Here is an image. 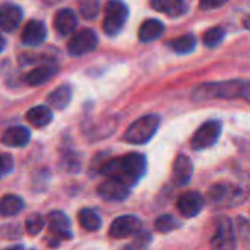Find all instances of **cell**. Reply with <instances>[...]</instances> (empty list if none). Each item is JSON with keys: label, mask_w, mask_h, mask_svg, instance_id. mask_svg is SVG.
Segmentation results:
<instances>
[{"label": "cell", "mask_w": 250, "mask_h": 250, "mask_svg": "<svg viewBox=\"0 0 250 250\" xmlns=\"http://www.w3.org/2000/svg\"><path fill=\"white\" fill-rule=\"evenodd\" d=\"M146 158L142 154L132 152L120 158L110 160L101 167V174L107 179H114L126 186H135L146 173Z\"/></svg>", "instance_id": "cell-1"}, {"label": "cell", "mask_w": 250, "mask_h": 250, "mask_svg": "<svg viewBox=\"0 0 250 250\" xmlns=\"http://www.w3.org/2000/svg\"><path fill=\"white\" fill-rule=\"evenodd\" d=\"M161 123V117L158 114H148L138 120H135L125 132L123 141L133 145H144L152 139L157 133Z\"/></svg>", "instance_id": "cell-2"}, {"label": "cell", "mask_w": 250, "mask_h": 250, "mask_svg": "<svg viewBox=\"0 0 250 250\" xmlns=\"http://www.w3.org/2000/svg\"><path fill=\"white\" fill-rule=\"evenodd\" d=\"M208 198L217 208H233L239 207L248 199L246 192L231 183H217L209 188Z\"/></svg>", "instance_id": "cell-3"}, {"label": "cell", "mask_w": 250, "mask_h": 250, "mask_svg": "<svg viewBox=\"0 0 250 250\" xmlns=\"http://www.w3.org/2000/svg\"><path fill=\"white\" fill-rule=\"evenodd\" d=\"M245 82L240 81H229V82H218V83H207L196 91V98L207 100V98H234L243 97Z\"/></svg>", "instance_id": "cell-4"}, {"label": "cell", "mask_w": 250, "mask_h": 250, "mask_svg": "<svg viewBox=\"0 0 250 250\" xmlns=\"http://www.w3.org/2000/svg\"><path fill=\"white\" fill-rule=\"evenodd\" d=\"M47 223L50 229V236L45 239L47 245L51 248H56L60 245L62 240H70L72 239V227L67 215L62 211H51L47 215Z\"/></svg>", "instance_id": "cell-5"}, {"label": "cell", "mask_w": 250, "mask_h": 250, "mask_svg": "<svg viewBox=\"0 0 250 250\" xmlns=\"http://www.w3.org/2000/svg\"><path fill=\"white\" fill-rule=\"evenodd\" d=\"M211 250H236L237 236L233 221L229 217H220L217 220V230L209 242Z\"/></svg>", "instance_id": "cell-6"}, {"label": "cell", "mask_w": 250, "mask_h": 250, "mask_svg": "<svg viewBox=\"0 0 250 250\" xmlns=\"http://www.w3.org/2000/svg\"><path fill=\"white\" fill-rule=\"evenodd\" d=\"M129 9L122 0H108L105 4V18L103 22L104 32L107 35H116L122 31L125 22L127 21Z\"/></svg>", "instance_id": "cell-7"}, {"label": "cell", "mask_w": 250, "mask_h": 250, "mask_svg": "<svg viewBox=\"0 0 250 250\" xmlns=\"http://www.w3.org/2000/svg\"><path fill=\"white\" fill-rule=\"evenodd\" d=\"M223 126L218 120H209L207 123H204L192 138V148L195 151H202L207 148H211L217 144V141L220 139Z\"/></svg>", "instance_id": "cell-8"}, {"label": "cell", "mask_w": 250, "mask_h": 250, "mask_svg": "<svg viewBox=\"0 0 250 250\" xmlns=\"http://www.w3.org/2000/svg\"><path fill=\"white\" fill-rule=\"evenodd\" d=\"M98 37L92 29H82L75 34L67 42V51L72 56H83L97 48Z\"/></svg>", "instance_id": "cell-9"}, {"label": "cell", "mask_w": 250, "mask_h": 250, "mask_svg": "<svg viewBox=\"0 0 250 250\" xmlns=\"http://www.w3.org/2000/svg\"><path fill=\"white\" fill-rule=\"evenodd\" d=\"M142 231V221L135 215H122L110 226V237L126 239Z\"/></svg>", "instance_id": "cell-10"}, {"label": "cell", "mask_w": 250, "mask_h": 250, "mask_svg": "<svg viewBox=\"0 0 250 250\" xmlns=\"http://www.w3.org/2000/svg\"><path fill=\"white\" fill-rule=\"evenodd\" d=\"M97 192L101 199L108 202H122L129 198V186L114 179H107L105 182H103L98 186Z\"/></svg>", "instance_id": "cell-11"}, {"label": "cell", "mask_w": 250, "mask_h": 250, "mask_svg": "<svg viewBox=\"0 0 250 250\" xmlns=\"http://www.w3.org/2000/svg\"><path fill=\"white\" fill-rule=\"evenodd\" d=\"M204 205H205V201H204L202 195L198 193V192L183 193L177 199V209H179V212L183 217H188V218L196 217L204 209Z\"/></svg>", "instance_id": "cell-12"}, {"label": "cell", "mask_w": 250, "mask_h": 250, "mask_svg": "<svg viewBox=\"0 0 250 250\" xmlns=\"http://www.w3.org/2000/svg\"><path fill=\"white\" fill-rule=\"evenodd\" d=\"M23 12L19 6L13 3H4L0 9V26L3 32L15 31L22 22Z\"/></svg>", "instance_id": "cell-13"}, {"label": "cell", "mask_w": 250, "mask_h": 250, "mask_svg": "<svg viewBox=\"0 0 250 250\" xmlns=\"http://www.w3.org/2000/svg\"><path fill=\"white\" fill-rule=\"evenodd\" d=\"M47 38V28L41 21H29L22 32V42L29 47L42 44Z\"/></svg>", "instance_id": "cell-14"}, {"label": "cell", "mask_w": 250, "mask_h": 250, "mask_svg": "<svg viewBox=\"0 0 250 250\" xmlns=\"http://www.w3.org/2000/svg\"><path fill=\"white\" fill-rule=\"evenodd\" d=\"M193 176V164L189 157L179 155L173 166V182L176 186L183 188L190 183Z\"/></svg>", "instance_id": "cell-15"}, {"label": "cell", "mask_w": 250, "mask_h": 250, "mask_svg": "<svg viewBox=\"0 0 250 250\" xmlns=\"http://www.w3.org/2000/svg\"><path fill=\"white\" fill-rule=\"evenodd\" d=\"M31 139V132L23 127V126H13L4 130L3 136H1V142L6 146H12V148H22L26 146L28 142Z\"/></svg>", "instance_id": "cell-16"}, {"label": "cell", "mask_w": 250, "mask_h": 250, "mask_svg": "<svg viewBox=\"0 0 250 250\" xmlns=\"http://www.w3.org/2000/svg\"><path fill=\"white\" fill-rule=\"evenodd\" d=\"M53 23H54V29L60 35H70L78 25V18L72 9H60L54 15Z\"/></svg>", "instance_id": "cell-17"}, {"label": "cell", "mask_w": 250, "mask_h": 250, "mask_svg": "<svg viewBox=\"0 0 250 250\" xmlns=\"http://www.w3.org/2000/svg\"><path fill=\"white\" fill-rule=\"evenodd\" d=\"M151 6L170 18H179L186 13L188 7L183 0H151Z\"/></svg>", "instance_id": "cell-18"}, {"label": "cell", "mask_w": 250, "mask_h": 250, "mask_svg": "<svg viewBox=\"0 0 250 250\" xmlns=\"http://www.w3.org/2000/svg\"><path fill=\"white\" fill-rule=\"evenodd\" d=\"M56 73H57L56 64H44V66H40V67H35L34 70H31L25 76V81L31 86H38V85H42L47 81H50Z\"/></svg>", "instance_id": "cell-19"}, {"label": "cell", "mask_w": 250, "mask_h": 250, "mask_svg": "<svg viewBox=\"0 0 250 250\" xmlns=\"http://www.w3.org/2000/svg\"><path fill=\"white\" fill-rule=\"evenodd\" d=\"M164 29H166V26H164V23L161 21H158V19H148L139 28V40L142 42L155 41V40H158L163 35Z\"/></svg>", "instance_id": "cell-20"}, {"label": "cell", "mask_w": 250, "mask_h": 250, "mask_svg": "<svg viewBox=\"0 0 250 250\" xmlns=\"http://www.w3.org/2000/svg\"><path fill=\"white\" fill-rule=\"evenodd\" d=\"M26 120L35 126V127H44L51 123L53 120V111L48 105H37L28 110Z\"/></svg>", "instance_id": "cell-21"}, {"label": "cell", "mask_w": 250, "mask_h": 250, "mask_svg": "<svg viewBox=\"0 0 250 250\" xmlns=\"http://www.w3.org/2000/svg\"><path fill=\"white\" fill-rule=\"evenodd\" d=\"M72 100V88L69 85H62L59 88H56L50 95H48V104L54 108H66V105L70 103Z\"/></svg>", "instance_id": "cell-22"}, {"label": "cell", "mask_w": 250, "mask_h": 250, "mask_svg": "<svg viewBox=\"0 0 250 250\" xmlns=\"http://www.w3.org/2000/svg\"><path fill=\"white\" fill-rule=\"evenodd\" d=\"M23 201L16 195H4L0 202V212L3 217H13L23 209Z\"/></svg>", "instance_id": "cell-23"}, {"label": "cell", "mask_w": 250, "mask_h": 250, "mask_svg": "<svg viewBox=\"0 0 250 250\" xmlns=\"http://www.w3.org/2000/svg\"><path fill=\"white\" fill-rule=\"evenodd\" d=\"M167 45L177 54H189L196 48V38L190 34H186L168 41Z\"/></svg>", "instance_id": "cell-24"}, {"label": "cell", "mask_w": 250, "mask_h": 250, "mask_svg": "<svg viewBox=\"0 0 250 250\" xmlns=\"http://www.w3.org/2000/svg\"><path fill=\"white\" fill-rule=\"evenodd\" d=\"M79 224L86 230V231H98L103 226V220L98 215V212H95L94 209L85 208L82 211H79Z\"/></svg>", "instance_id": "cell-25"}, {"label": "cell", "mask_w": 250, "mask_h": 250, "mask_svg": "<svg viewBox=\"0 0 250 250\" xmlns=\"http://www.w3.org/2000/svg\"><path fill=\"white\" fill-rule=\"evenodd\" d=\"M180 226H182V223L177 218H174L173 215H168V214L158 217L157 221H155V229H157L158 233H171V231L177 230Z\"/></svg>", "instance_id": "cell-26"}, {"label": "cell", "mask_w": 250, "mask_h": 250, "mask_svg": "<svg viewBox=\"0 0 250 250\" xmlns=\"http://www.w3.org/2000/svg\"><path fill=\"white\" fill-rule=\"evenodd\" d=\"M79 12L88 21L95 19L100 12V0H79Z\"/></svg>", "instance_id": "cell-27"}, {"label": "cell", "mask_w": 250, "mask_h": 250, "mask_svg": "<svg viewBox=\"0 0 250 250\" xmlns=\"http://www.w3.org/2000/svg\"><path fill=\"white\" fill-rule=\"evenodd\" d=\"M226 37V31L221 26H214L211 29H208L204 35V44L207 47H217L223 42Z\"/></svg>", "instance_id": "cell-28"}, {"label": "cell", "mask_w": 250, "mask_h": 250, "mask_svg": "<svg viewBox=\"0 0 250 250\" xmlns=\"http://www.w3.org/2000/svg\"><path fill=\"white\" fill-rule=\"evenodd\" d=\"M45 226V221L41 214H31L25 221V230L29 236H37Z\"/></svg>", "instance_id": "cell-29"}, {"label": "cell", "mask_w": 250, "mask_h": 250, "mask_svg": "<svg viewBox=\"0 0 250 250\" xmlns=\"http://www.w3.org/2000/svg\"><path fill=\"white\" fill-rule=\"evenodd\" d=\"M237 233L240 240L243 242L245 249L250 250V220L243 215L237 218Z\"/></svg>", "instance_id": "cell-30"}, {"label": "cell", "mask_w": 250, "mask_h": 250, "mask_svg": "<svg viewBox=\"0 0 250 250\" xmlns=\"http://www.w3.org/2000/svg\"><path fill=\"white\" fill-rule=\"evenodd\" d=\"M63 167L67 171H72V173L79 171V168H81V160H79V157L76 154H73V152L64 155L63 157Z\"/></svg>", "instance_id": "cell-31"}, {"label": "cell", "mask_w": 250, "mask_h": 250, "mask_svg": "<svg viewBox=\"0 0 250 250\" xmlns=\"http://www.w3.org/2000/svg\"><path fill=\"white\" fill-rule=\"evenodd\" d=\"M0 168H1V177H6L13 170V158L9 154H3L0 160Z\"/></svg>", "instance_id": "cell-32"}, {"label": "cell", "mask_w": 250, "mask_h": 250, "mask_svg": "<svg viewBox=\"0 0 250 250\" xmlns=\"http://www.w3.org/2000/svg\"><path fill=\"white\" fill-rule=\"evenodd\" d=\"M151 242H152L151 234L146 233V231H141V233H138V236H136V239H135V246H136L138 249H145Z\"/></svg>", "instance_id": "cell-33"}, {"label": "cell", "mask_w": 250, "mask_h": 250, "mask_svg": "<svg viewBox=\"0 0 250 250\" xmlns=\"http://www.w3.org/2000/svg\"><path fill=\"white\" fill-rule=\"evenodd\" d=\"M227 0H201L199 6L201 9L204 10H209V9H217V7H221L223 4H226Z\"/></svg>", "instance_id": "cell-34"}, {"label": "cell", "mask_w": 250, "mask_h": 250, "mask_svg": "<svg viewBox=\"0 0 250 250\" xmlns=\"http://www.w3.org/2000/svg\"><path fill=\"white\" fill-rule=\"evenodd\" d=\"M243 97L250 101V83H245V91H243Z\"/></svg>", "instance_id": "cell-35"}, {"label": "cell", "mask_w": 250, "mask_h": 250, "mask_svg": "<svg viewBox=\"0 0 250 250\" xmlns=\"http://www.w3.org/2000/svg\"><path fill=\"white\" fill-rule=\"evenodd\" d=\"M243 26L250 31V13L248 16H245V19H243Z\"/></svg>", "instance_id": "cell-36"}, {"label": "cell", "mask_w": 250, "mask_h": 250, "mask_svg": "<svg viewBox=\"0 0 250 250\" xmlns=\"http://www.w3.org/2000/svg\"><path fill=\"white\" fill-rule=\"evenodd\" d=\"M4 250H23V248L21 245H18V246H12V248H7V249Z\"/></svg>", "instance_id": "cell-37"}, {"label": "cell", "mask_w": 250, "mask_h": 250, "mask_svg": "<svg viewBox=\"0 0 250 250\" xmlns=\"http://www.w3.org/2000/svg\"><path fill=\"white\" fill-rule=\"evenodd\" d=\"M45 3H48V4H56V3H59V1H62V0H44Z\"/></svg>", "instance_id": "cell-38"}, {"label": "cell", "mask_w": 250, "mask_h": 250, "mask_svg": "<svg viewBox=\"0 0 250 250\" xmlns=\"http://www.w3.org/2000/svg\"><path fill=\"white\" fill-rule=\"evenodd\" d=\"M123 250H138V248L136 246H125Z\"/></svg>", "instance_id": "cell-39"}]
</instances>
